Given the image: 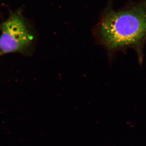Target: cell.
<instances>
[{
	"mask_svg": "<svg viewBox=\"0 0 146 146\" xmlns=\"http://www.w3.org/2000/svg\"><path fill=\"white\" fill-rule=\"evenodd\" d=\"M98 34L110 60L117 53L132 49L142 65L146 43V0L120 10L108 9L100 22Z\"/></svg>",
	"mask_w": 146,
	"mask_h": 146,
	"instance_id": "cell-1",
	"label": "cell"
},
{
	"mask_svg": "<svg viewBox=\"0 0 146 146\" xmlns=\"http://www.w3.org/2000/svg\"><path fill=\"white\" fill-rule=\"evenodd\" d=\"M0 36V50L4 53L21 51L30 46L34 36L21 17L10 16L4 22Z\"/></svg>",
	"mask_w": 146,
	"mask_h": 146,
	"instance_id": "cell-2",
	"label": "cell"
}]
</instances>
